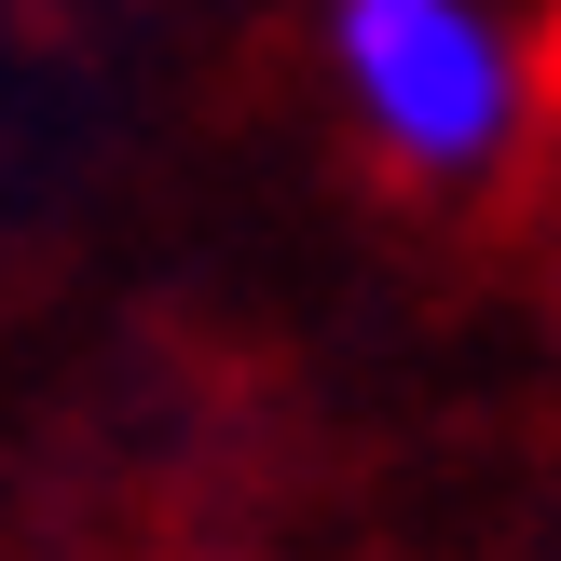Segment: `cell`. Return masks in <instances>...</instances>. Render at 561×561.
Masks as SVG:
<instances>
[{
	"instance_id": "1",
	"label": "cell",
	"mask_w": 561,
	"mask_h": 561,
	"mask_svg": "<svg viewBox=\"0 0 561 561\" xmlns=\"http://www.w3.org/2000/svg\"><path fill=\"white\" fill-rule=\"evenodd\" d=\"M329 82L356 137L411 179H493L535 110L520 27L493 0H329Z\"/></svg>"
}]
</instances>
